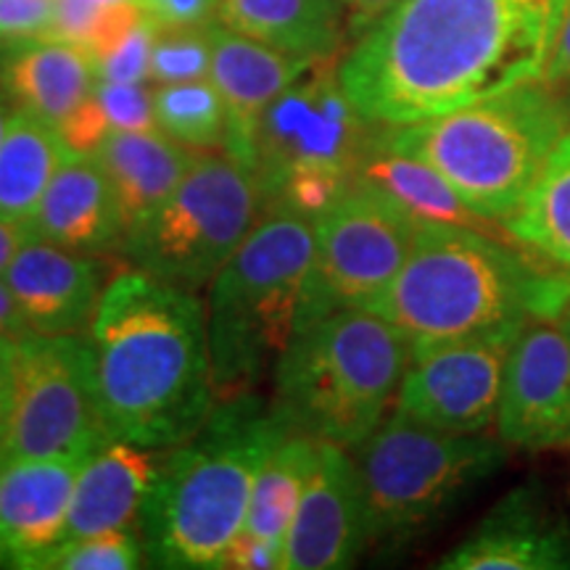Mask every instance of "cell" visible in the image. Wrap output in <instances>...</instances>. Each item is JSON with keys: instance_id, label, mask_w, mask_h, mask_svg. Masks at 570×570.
I'll list each match as a JSON object with an SVG mask.
<instances>
[{"instance_id": "obj_1", "label": "cell", "mask_w": 570, "mask_h": 570, "mask_svg": "<svg viewBox=\"0 0 570 570\" xmlns=\"http://www.w3.org/2000/svg\"><path fill=\"white\" fill-rule=\"evenodd\" d=\"M566 0H399L338 63L373 127L439 117L539 80Z\"/></svg>"}, {"instance_id": "obj_2", "label": "cell", "mask_w": 570, "mask_h": 570, "mask_svg": "<svg viewBox=\"0 0 570 570\" xmlns=\"http://www.w3.org/2000/svg\"><path fill=\"white\" fill-rule=\"evenodd\" d=\"M85 338L109 441L177 446L217 407L206 309L190 291L125 269L106 283Z\"/></svg>"}, {"instance_id": "obj_3", "label": "cell", "mask_w": 570, "mask_h": 570, "mask_svg": "<svg viewBox=\"0 0 570 570\" xmlns=\"http://www.w3.org/2000/svg\"><path fill=\"white\" fill-rule=\"evenodd\" d=\"M568 294V269L539 265L518 240L504 244L479 227L420 225L407 262L367 309L386 317L412 354L558 320Z\"/></svg>"}, {"instance_id": "obj_4", "label": "cell", "mask_w": 570, "mask_h": 570, "mask_svg": "<svg viewBox=\"0 0 570 570\" xmlns=\"http://www.w3.org/2000/svg\"><path fill=\"white\" fill-rule=\"evenodd\" d=\"M291 428L273 404L244 394L217 402L202 431L164 449L140 515V537L156 568L209 570L246 529L259 468Z\"/></svg>"}, {"instance_id": "obj_5", "label": "cell", "mask_w": 570, "mask_h": 570, "mask_svg": "<svg viewBox=\"0 0 570 570\" xmlns=\"http://www.w3.org/2000/svg\"><path fill=\"white\" fill-rule=\"evenodd\" d=\"M568 130V92L531 80L439 117L386 127L377 140L431 164L479 217L504 223Z\"/></svg>"}, {"instance_id": "obj_6", "label": "cell", "mask_w": 570, "mask_h": 570, "mask_svg": "<svg viewBox=\"0 0 570 570\" xmlns=\"http://www.w3.org/2000/svg\"><path fill=\"white\" fill-rule=\"evenodd\" d=\"M410 344L373 309H344L298 331L275 367L273 410L291 431L354 452L402 386Z\"/></svg>"}, {"instance_id": "obj_7", "label": "cell", "mask_w": 570, "mask_h": 570, "mask_svg": "<svg viewBox=\"0 0 570 570\" xmlns=\"http://www.w3.org/2000/svg\"><path fill=\"white\" fill-rule=\"evenodd\" d=\"M312 254L315 223L275 209L214 277L206 333L219 402L252 394L291 346Z\"/></svg>"}, {"instance_id": "obj_8", "label": "cell", "mask_w": 570, "mask_h": 570, "mask_svg": "<svg viewBox=\"0 0 570 570\" xmlns=\"http://www.w3.org/2000/svg\"><path fill=\"white\" fill-rule=\"evenodd\" d=\"M504 441L452 433L394 412L354 449L370 544H399L444 520L502 468Z\"/></svg>"}, {"instance_id": "obj_9", "label": "cell", "mask_w": 570, "mask_h": 570, "mask_svg": "<svg viewBox=\"0 0 570 570\" xmlns=\"http://www.w3.org/2000/svg\"><path fill=\"white\" fill-rule=\"evenodd\" d=\"M265 217L252 164L230 151L196 154L173 196L127 235L122 254L142 273L177 288H209Z\"/></svg>"}, {"instance_id": "obj_10", "label": "cell", "mask_w": 570, "mask_h": 570, "mask_svg": "<svg viewBox=\"0 0 570 570\" xmlns=\"http://www.w3.org/2000/svg\"><path fill=\"white\" fill-rule=\"evenodd\" d=\"M109 444L88 338L30 333L17 341L0 423V468L24 460H88Z\"/></svg>"}, {"instance_id": "obj_11", "label": "cell", "mask_w": 570, "mask_h": 570, "mask_svg": "<svg viewBox=\"0 0 570 570\" xmlns=\"http://www.w3.org/2000/svg\"><path fill=\"white\" fill-rule=\"evenodd\" d=\"M420 223L356 183L315 219V254L298 304L296 333L344 309H367L407 262Z\"/></svg>"}, {"instance_id": "obj_12", "label": "cell", "mask_w": 570, "mask_h": 570, "mask_svg": "<svg viewBox=\"0 0 570 570\" xmlns=\"http://www.w3.org/2000/svg\"><path fill=\"white\" fill-rule=\"evenodd\" d=\"M323 59L312 63L298 80L277 96L256 135L254 173L265 202L288 175L306 169L356 173L362 154L373 138L370 122L360 117L338 82V69Z\"/></svg>"}, {"instance_id": "obj_13", "label": "cell", "mask_w": 570, "mask_h": 570, "mask_svg": "<svg viewBox=\"0 0 570 570\" xmlns=\"http://www.w3.org/2000/svg\"><path fill=\"white\" fill-rule=\"evenodd\" d=\"M520 333H489L410 354L396 410L452 433H483L497 423L504 373Z\"/></svg>"}, {"instance_id": "obj_14", "label": "cell", "mask_w": 570, "mask_h": 570, "mask_svg": "<svg viewBox=\"0 0 570 570\" xmlns=\"http://www.w3.org/2000/svg\"><path fill=\"white\" fill-rule=\"evenodd\" d=\"M494 425L504 444L531 452L570 441V338L558 320L520 331Z\"/></svg>"}, {"instance_id": "obj_15", "label": "cell", "mask_w": 570, "mask_h": 570, "mask_svg": "<svg viewBox=\"0 0 570 570\" xmlns=\"http://www.w3.org/2000/svg\"><path fill=\"white\" fill-rule=\"evenodd\" d=\"M370 544L365 494L348 449L317 441V458L283 541V570L352 568Z\"/></svg>"}, {"instance_id": "obj_16", "label": "cell", "mask_w": 570, "mask_h": 570, "mask_svg": "<svg viewBox=\"0 0 570 570\" xmlns=\"http://www.w3.org/2000/svg\"><path fill=\"white\" fill-rule=\"evenodd\" d=\"M312 63L317 61L277 51L219 21H212L209 80L227 111V130H230L227 151L254 167L256 135L267 109Z\"/></svg>"}, {"instance_id": "obj_17", "label": "cell", "mask_w": 570, "mask_h": 570, "mask_svg": "<svg viewBox=\"0 0 570 570\" xmlns=\"http://www.w3.org/2000/svg\"><path fill=\"white\" fill-rule=\"evenodd\" d=\"M13 298L32 333L77 336L88 331L104 294V269L88 254L35 238L6 269Z\"/></svg>"}, {"instance_id": "obj_18", "label": "cell", "mask_w": 570, "mask_h": 570, "mask_svg": "<svg viewBox=\"0 0 570 570\" xmlns=\"http://www.w3.org/2000/svg\"><path fill=\"white\" fill-rule=\"evenodd\" d=\"M85 460H24L0 468V568L40 570L67 529Z\"/></svg>"}, {"instance_id": "obj_19", "label": "cell", "mask_w": 570, "mask_h": 570, "mask_svg": "<svg viewBox=\"0 0 570 570\" xmlns=\"http://www.w3.org/2000/svg\"><path fill=\"white\" fill-rule=\"evenodd\" d=\"M161 460L164 449L138 446L119 439L92 452L75 481L67 529L59 547L96 533L138 529L146 499L159 479Z\"/></svg>"}, {"instance_id": "obj_20", "label": "cell", "mask_w": 570, "mask_h": 570, "mask_svg": "<svg viewBox=\"0 0 570 570\" xmlns=\"http://www.w3.org/2000/svg\"><path fill=\"white\" fill-rule=\"evenodd\" d=\"M444 570H570V531L518 489L439 562Z\"/></svg>"}, {"instance_id": "obj_21", "label": "cell", "mask_w": 570, "mask_h": 570, "mask_svg": "<svg viewBox=\"0 0 570 570\" xmlns=\"http://www.w3.org/2000/svg\"><path fill=\"white\" fill-rule=\"evenodd\" d=\"M38 238L69 252L101 256L125 246V225L111 185L92 154L69 151L32 217Z\"/></svg>"}, {"instance_id": "obj_22", "label": "cell", "mask_w": 570, "mask_h": 570, "mask_svg": "<svg viewBox=\"0 0 570 570\" xmlns=\"http://www.w3.org/2000/svg\"><path fill=\"white\" fill-rule=\"evenodd\" d=\"M0 82L21 111L61 130L92 96L96 69L90 53L77 42L35 38L6 46Z\"/></svg>"}, {"instance_id": "obj_23", "label": "cell", "mask_w": 570, "mask_h": 570, "mask_svg": "<svg viewBox=\"0 0 570 570\" xmlns=\"http://www.w3.org/2000/svg\"><path fill=\"white\" fill-rule=\"evenodd\" d=\"M92 156L106 173L125 233L130 235L173 196L196 154L161 130H111Z\"/></svg>"}, {"instance_id": "obj_24", "label": "cell", "mask_w": 570, "mask_h": 570, "mask_svg": "<svg viewBox=\"0 0 570 570\" xmlns=\"http://www.w3.org/2000/svg\"><path fill=\"white\" fill-rule=\"evenodd\" d=\"M217 21L312 61L331 59L346 35L341 0H223Z\"/></svg>"}, {"instance_id": "obj_25", "label": "cell", "mask_w": 570, "mask_h": 570, "mask_svg": "<svg viewBox=\"0 0 570 570\" xmlns=\"http://www.w3.org/2000/svg\"><path fill=\"white\" fill-rule=\"evenodd\" d=\"M354 180L383 190L420 225H462L489 233L494 230V223L489 225V219L470 209L439 169H433L417 156L386 148L377 138H373L356 164Z\"/></svg>"}, {"instance_id": "obj_26", "label": "cell", "mask_w": 570, "mask_h": 570, "mask_svg": "<svg viewBox=\"0 0 570 570\" xmlns=\"http://www.w3.org/2000/svg\"><path fill=\"white\" fill-rule=\"evenodd\" d=\"M69 151L56 127L21 109L13 111L0 146V214L32 223Z\"/></svg>"}, {"instance_id": "obj_27", "label": "cell", "mask_w": 570, "mask_h": 570, "mask_svg": "<svg viewBox=\"0 0 570 570\" xmlns=\"http://www.w3.org/2000/svg\"><path fill=\"white\" fill-rule=\"evenodd\" d=\"M502 227L539 259L570 273V130Z\"/></svg>"}, {"instance_id": "obj_28", "label": "cell", "mask_w": 570, "mask_h": 570, "mask_svg": "<svg viewBox=\"0 0 570 570\" xmlns=\"http://www.w3.org/2000/svg\"><path fill=\"white\" fill-rule=\"evenodd\" d=\"M315 458L317 439L298 431H288L269 449L259 475H256L244 531L283 547L285 533L294 523L298 502H302L306 481L315 468Z\"/></svg>"}, {"instance_id": "obj_29", "label": "cell", "mask_w": 570, "mask_h": 570, "mask_svg": "<svg viewBox=\"0 0 570 570\" xmlns=\"http://www.w3.org/2000/svg\"><path fill=\"white\" fill-rule=\"evenodd\" d=\"M156 125L194 151H227V111L209 77L159 85L154 90Z\"/></svg>"}, {"instance_id": "obj_30", "label": "cell", "mask_w": 570, "mask_h": 570, "mask_svg": "<svg viewBox=\"0 0 570 570\" xmlns=\"http://www.w3.org/2000/svg\"><path fill=\"white\" fill-rule=\"evenodd\" d=\"M212 69V21L188 27H159L156 30L151 71L156 85L206 80Z\"/></svg>"}, {"instance_id": "obj_31", "label": "cell", "mask_w": 570, "mask_h": 570, "mask_svg": "<svg viewBox=\"0 0 570 570\" xmlns=\"http://www.w3.org/2000/svg\"><path fill=\"white\" fill-rule=\"evenodd\" d=\"M146 558L138 529H117L59 547L42 562V570H135Z\"/></svg>"}, {"instance_id": "obj_32", "label": "cell", "mask_w": 570, "mask_h": 570, "mask_svg": "<svg viewBox=\"0 0 570 570\" xmlns=\"http://www.w3.org/2000/svg\"><path fill=\"white\" fill-rule=\"evenodd\" d=\"M96 98L109 119L111 130L154 132L159 130L154 114V92L142 82H106L96 80Z\"/></svg>"}, {"instance_id": "obj_33", "label": "cell", "mask_w": 570, "mask_h": 570, "mask_svg": "<svg viewBox=\"0 0 570 570\" xmlns=\"http://www.w3.org/2000/svg\"><path fill=\"white\" fill-rule=\"evenodd\" d=\"M56 0H0V42L46 38L53 24Z\"/></svg>"}, {"instance_id": "obj_34", "label": "cell", "mask_w": 570, "mask_h": 570, "mask_svg": "<svg viewBox=\"0 0 570 570\" xmlns=\"http://www.w3.org/2000/svg\"><path fill=\"white\" fill-rule=\"evenodd\" d=\"M283 547L252 537L248 531H240L227 552L219 560V568L225 570H275L281 568Z\"/></svg>"}, {"instance_id": "obj_35", "label": "cell", "mask_w": 570, "mask_h": 570, "mask_svg": "<svg viewBox=\"0 0 570 570\" xmlns=\"http://www.w3.org/2000/svg\"><path fill=\"white\" fill-rule=\"evenodd\" d=\"M138 3L159 27H188L212 21L223 0H138Z\"/></svg>"}, {"instance_id": "obj_36", "label": "cell", "mask_w": 570, "mask_h": 570, "mask_svg": "<svg viewBox=\"0 0 570 570\" xmlns=\"http://www.w3.org/2000/svg\"><path fill=\"white\" fill-rule=\"evenodd\" d=\"M539 80H544L547 85H552V88L562 92L570 90V0H566L558 32H554L550 56H547Z\"/></svg>"}, {"instance_id": "obj_37", "label": "cell", "mask_w": 570, "mask_h": 570, "mask_svg": "<svg viewBox=\"0 0 570 570\" xmlns=\"http://www.w3.org/2000/svg\"><path fill=\"white\" fill-rule=\"evenodd\" d=\"M399 0H341L344 6V27L348 38L360 40L377 19H383Z\"/></svg>"}, {"instance_id": "obj_38", "label": "cell", "mask_w": 570, "mask_h": 570, "mask_svg": "<svg viewBox=\"0 0 570 570\" xmlns=\"http://www.w3.org/2000/svg\"><path fill=\"white\" fill-rule=\"evenodd\" d=\"M32 238V223H19V219L3 217V214H0V275H6V269L11 267L17 254L24 248V244H30Z\"/></svg>"}, {"instance_id": "obj_39", "label": "cell", "mask_w": 570, "mask_h": 570, "mask_svg": "<svg viewBox=\"0 0 570 570\" xmlns=\"http://www.w3.org/2000/svg\"><path fill=\"white\" fill-rule=\"evenodd\" d=\"M30 325H27L24 315H21L17 298H13L6 277H0V338L21 341L30 336Z\"/></svg>"}, {"instance_id": "obj_40", "label": "cell", "mask_w": 570, "mask_h": 570, "mask_svg": "<svg viewBox=\"0 0 570 570\" xmlns=\"http://www.w3.org/2000/svg\"><path fill=\"white\" fill-rule=\"evenodd\" d=\"M13 360H17V341L0 338V423L9 407L11 383H13Z\"/></svg>"}, {"instance_id": "obj_41", "label": "cell", "mask_w": 570, "mask_h": 570, "mask_svg": "<svg viewBox=\"0 0 570 570\" xmlns=\"http://www.w3.org/2000/svg\"><path fill=\"white\" fill-rule=\"evenodd\" d=\"M558 325L568 333V338H570V294H568L566 304H562V309H560V315H558Z\"/></svg>"}, {"instance_id": "obj_42", "label": "cell", "mask_w": 570, "mask_h": 570, "mask_svg": "<svg viewBox=\"0 0 570 570\" xmlns=\"http://www.w3.org/2000/svg\"><path fill=\"white\" fill-rule=\"evenodd\" d=\"M9 119H11L9 106H6L3 98H0V146H3V135H6V127H9Z\"/></svg>"}, {"instance_id": "obj_43", "label": "cell", "mask_w": 570, "mask_h": 570, "mask_svg": "<svg viewBox=\"0 0 570 570\" xmlns=\"http://www.w3.org/2000/svg\"><path fill=\"white\" fill-rule=\"evenodd\" d=\"M98 6H119V3H138V0H92Z\"/></svg>"}]
</instances>
